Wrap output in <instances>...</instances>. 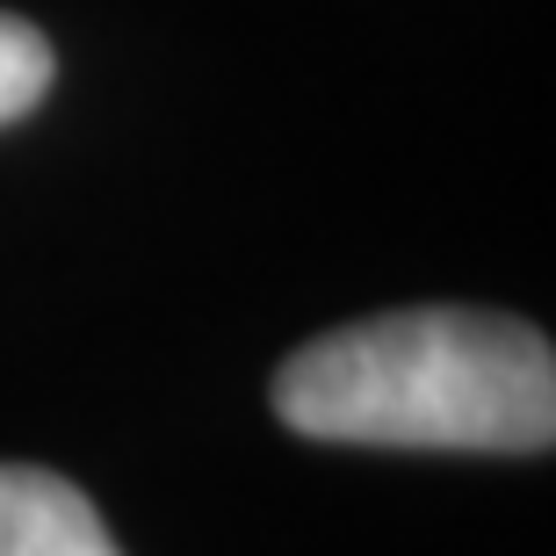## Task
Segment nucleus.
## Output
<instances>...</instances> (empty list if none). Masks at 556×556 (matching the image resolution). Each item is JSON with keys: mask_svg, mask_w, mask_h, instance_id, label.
<instances>
[{"mask_svg": "<svg viewBox=\"0 0 556 556\" xmlns=\"http://www.w3.org/2000/svg\"><path fill=\"white\" fill-rule=\"evenodd\" d=\"M275 419L354 448H484L556 441V354L498 311H391L296 348L275 369Z\"/></svg>", "mask_w": 556, "mask_h": 556, "instance_id": "1", "label": "nucleus"}, {"mask_svg": "<svg viewBox=\"0 0 556 556\" xmlns=\"http://www.w3.org/2000/svg\"><path fill=\"white\" fill-rule=\"evenodd\" d=\"M0 556H124L80 484L0 463Z\"/></svg>", "mask_w": 556, "mask_h": 556, "instance_id": "2", "label": "nucleus"}, {"mask_svg": "<svg viewBox=\"0 0 556 556\" xmlns=\"http://www.w3.org/2000/svg\"><path fill=\"white\" fill-rule=\"evenodd\" d=\"M51 73H59L51 37L22 15H0V124H22L37 109L51 94Z\"/></svg>", "mask_w": 556, "mask_h": 556, "instance_id": "3", "label": "nucleus"}]
</instances>
